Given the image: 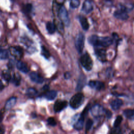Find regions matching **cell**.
Segmentation results:
<instances>
[{
	"label": "cell",
	"mask_w": 134,
	"mask_h": 134,
	"mask_svg": "<svg viewBox=\"0 0 134 134\" xmlns=\"http://www.w3.org/2000/svg\"><path fill=\"white\" fill-rule=\"evenodd\" d=\"M88 42L97 47H107L113 43V39L109 37H98L96 35L91 36L88 38Z\"/></svg>",
	"instance_id": "cell-1"
},
{
	"label": "cell",
	"mask_w": 134,
	"mask_h": 134,
	"mask_svg": "<svg viewBox=\"0 0 134 134\" xmlns=\"http://www.w3.org/2000/svg\"><path fill=\"white\" fill-rule=\"evenodd\" d=\"M84 95L81 93H78L73 95L70 100V105L73 109L79 108L83 103Z\"/></svg>",
	"instance_id": "cell-2"
},
{
	"label": "cell",
	"mask_w": 134,
	"mask_h": 134,
	"mask_svg": "<svg viewBox=\"0 0 134 134\" xmlns=\"http://www.w3.org/2000/svg\"><path fill=\"white\" fill-rule=\"evenodd\" d=\"M80 62L83 67L87 71H90L93 67V61L90 55L86 53L82 55Z\"/></svg>",
	"instance_id": "cell-3"
},
{
	"label": "cell",
	"mask_w": 134,
	"mask_h": 134,
	"mask_svg": "<svg viewBox=\"0 0 134 134\" xmlns=\"http://www.w3.org/2000/svg\"><path fill=\"white\" fill-rule=\"evenodd\" d=\"M58 16L60 20L62 22L64 25L68 26L70 24V19L68 16V12L66 8L62 6L58 10Z\"/></svg>",
	"instance_id": "cell-4"
},
{
	"label": "cell",
	"mask_w": 134,
	"mask_h": 134,
	"mask_svg": "<svg viewBox=\"0 0 134 134\" xmlns=\"http://www.w3.org/2000/svg\"><path fill=\"white\" fill-rule=\"evenodd\" d=\"M85 37L82 33H79L75 38V45L79 53H82L84 47Z\"/></svg>",
	"instance_id": "cell-5"
},
{
	"label": "cell",
	"mask_w": 134,
	"mask_h": 134,
	"mask_svg": "<svg viewBox=\"0 0 134 134\" xmlns=\"http://www.w3.org/2000/svg\"><path fill=\"white\" fill-rule=\"evenodd\" d=\"M114 15L116 18L121 20H126L129 17L126 9L124 7H121L120 9L115 11Z\"/></svg>",
	"instance_id": "cell-6"
},
{
	"label": "cell",
	"mask_w": 134,
	"mask_h": 134,
	"mask_svg": "<svg viewBox=\"0 0 134 134\" xmlns=\"http://www.w3.org/2000/svg\"><path fill=\"white\" fill-rule=\"evenodd\" d=\"M104 111L103 107L100 105H95L91 109V113L92 115L95 117H98L101 116Z\"/></svg>",
	"instance_id": "cell-7"
},
{
	"label": "cell",
	"mask_w": 134,
	"mask_h": 134,
	"mask_svg": "<svg viewBox=\"0 0 134 134\" xmlns=\"http://www.w3.org/2000/svg\"><path fill=\"white\" fill-rule=\"evenodd\" d=\"M93 9L92 2L90 0H86L83 4L82 10L86 14H88Z\"/></svg>",
	"instance_id": "cell-8"
},
{
	"label": "cell",
	"mask_w": 134,
	"mask_h": 134,
	"mask_svg": "<svg viewBox=\"0 0 134 134\" xmlns=\"http://www.w3.org/2000/svg\"><path fill=\"white\" fill-rule=\"evenodd\" d=\"M88 85L92 88L97 90H101L105 87L104 83L99 81H90L88 83Z\"/></svg>",
	"instance_id": "cell-9"
},
{
	"label": "cell",
	"mask_w": 134,
	"mask_h": 134,
	"mask_svg": "<svg viewBox=\"0 0 134 134\" xmlns=\"http://www.w3.org/2000/svg\"><path fill=\"white\" fill-rule=\"evenodd\" d=\"M9 50L12 55L14 56L15 58L19 59L23 55V50L20 47H13L9 48Z\"/></svg>",
	"instance_id": "cell-10"
},
{
	"label": "cell",
	"mask_w": 134,
	"mask_h": 134,
	"mask_svg": "<svg viewBox=\"0 0 134 134\" xmlns=\"http://www.w3.org/2000/svg\"><path fill=\"white\" fill-rule=\"evenodd\" d=\"M95 54L96 55L98 59L102 61L105 62L106 60V50L104 49H98L97 48L95 50Z\"/></svg>",
	"instance_id": "cell-11"
},
{
	"label": "cell",
	"mask_w": 134,
	"mask_h": 134,
	"mask_svg": "<svg viewBox=\"0 0 134 134\" xmlns=\"http://www.w3.org/2000/svg\"><path fill=\"white\" fill-rule=\"evenodd\" d=\"M66 101H57L54 105V110L55 112H59L61 111L63 108H64L67 106Z\"/></svg>",
	"instance_id": "cell-12"
},
{
	"label": "cell",
	"mask_w": 134,
	"mask_h": 134,
	"mask_svg": "<svg viewBox=\"0 0 134 134\" xmlns=\"http://www.w3.org/2000/svg\"><path fill=\"white\" fill-rule=\"evenodd\" d=\"M29 76L30 77V79L36 83H41L43 82V79L42 78V77L40 76L37 73L35 72H31Z\"/></svg>",
	"instance_id": "cell-13"
},
{
	"label": "cell",
	"mask_w": 134,
	"mask_h": 134,
	"mask_svg": "<svg viewBox=\"0 0 134 134\" xmlns=\"http://www.w3.org/2000/svg\"><path fill=\"white\" fill-rule=\"evenodd\" d=\"M84 116L81 115V116L78 119L74 125V128L76 130H81L84 126Z\"/></svg>",
	"instance_id": "cell-14"
},
{
	"label": "cell",
	"mask_w": 134,
	"mask_h": 134,
	"mask_svg": "<svg viewBox=\"0 0 134 134\" xmlns=\"http://www.w3.org/2000/svg\"><path fill=\"white\" fill-rule=\"evenodd\" d=\"M16 66L17 69L22 72L27 73L29 71V69L27 64L22 61H18L16 64Z\"/></svg>",
	"instance_id": "cell-15"
},
{
	"label": "cell",
	"mask_w": 134,
	"mask_h": 134,
	"mask_svg": "<svg viewBox=\"0 0 134 134\" xmlns=\"http://www.w3.org/2000/svg\"><path fill=\"white\" fill-rule=\"evenodd\" d=\"M122 100L120 99H116L111 101L110 103V106L114 110L118 109L122 105Z\"/></svg>",
	"instance_id": "cell-16"
},
{
	"label": "cell",
	"mask_w": 134,
	"mask_h": 134,
	"mask_svg": "<svg viewBox=\"0 0 134 134\" xmlns=\"http://www.w3.org/2000/svg\"><path fill=\"white\" fill-rule=\"evenodd\" d=\"M79 20L81 24V25L84 30H87L89 28V24L86 17L84 16H80Z\"/></svg>",
	"instance_id": "cell-17"
},
{
	"label": "cell",
	"mask_w": 134,
	"mask_h": 134,
	"mask_svg": "<svg viewBox=\"0 0 134 134\" xmlns=\"http://www.w3.org/2000/svg\"><path fill=\"white\" fill-rule=\"evenodd\" d=\"M16 103V97H12L10 98L6 103L5 108L6 109H9L13 107Z\"/></svg>",
	"instance_id": "cell-18"
},
{
	"label": "cell",
	"mask_w": 134,
	"mask_h": 134,
	"mask_svg": "<svg viewBox=\"0 0 134 134\" xmlns=\"http://www.w3.org/2000/svg\"><path fill=\"white\" fill-rule=\"evenodd\" d=\"M57 92L55 91L52 90V91H49L46 92L44 95V97L47 99L51 100L54 99L57 96Z\"/></svg>",
	"instance_id": "cell-19"
},
{
	"label": "cell",
	"mask_w": 134,
	"mask_h": 134,
	"mask_svg": "<svg viewBox=\"0 0 134 134\" xmlns=\"http://www.w3.org/2000/svg\"><path fill=\"white\" fill-rule=\"evenodd\" d=\"M46 28L48 32L50 34H53L55 32L56 29V27L54 23L52 22H48L47 23Z\"/></svg>",
	"instance_id": "cell-20"
},
{
	"label": "cell",
	"mask_w": 134,
	"mask_h": 134,
	"mask_svg": "<svg viewBox=\"0 0 134 134\" xmlns=\"http://www.w3.org/2000/svg\"><path fill=\"white\" fill-rule=\"evenodd\" d=\"M124 115L129 119H134V109H127L124 111Z\"/></svg>",
	"instance_id": "cell-21"
},
{
	"label": "cell",
	"mask_w": 134,
	"mask_h": 134,
	"mask_svg": "<svg viewBox=\"0 0 134 134\" xmlns=\"http://www.w3.org/2000/svg\"><path fill=\"white\" fill-rule=\"evenodd\" d=\"M85 83V77H84V76H81V77H80L79 79L77 86H76V90L80 91L84 86Z\"/></svg>",
	"instance_id": "cell-22"
},
{
	"label": "cell",
	"mask_w": 134,
	"mask_h": 134,
	"mask_svg": "<svg viewBox=\"0 0 134 134\" xmlns=\"http://www.w3.org/2000/svg\"><path fill=\"white\" fill-rule=\"evenodd\" d=\"M54 24H55V27L58 30V31L61 34L63 33V31H64V28H63L64 24L62 23V22L61 20L57 21Z\"/></svg>",
	"instance_id": "cell-23"
},
{
	"label": "cell",
	"mask_w": 134,
	"mask_h": 134,
	"mask_svg": "<svg viewBox=\"0 0 134 134\" xmlns=\"http://www.w3.org/2000/svg\"><path fill=\"white\" fill-rule=\"evenodd\" d=\"M27 95L30 97H34L37 94V91L34 88H29L26 91Z\"/></svg>",
	"instance_id": "cell-24"
},
{
	"label": "cell",
	"mask_w": 134,
	"mask_h": 134,
	"mask_svg": "<svg viewBox=\"0 0 134 134\" xmlns=\"http://www.w3.org/2000/svg\"><path fill=\"white\" fill-rule=\"evenodd\" d=\"M122 120V117L121 116L119 115V116H117V117L114 121V127L115 128L119 127L120 123L121 122Z\"/></svg>",
	"instance_id": "cell-25"
},
{
	"label": "cell",
	"mask_w": 134,
	"mask_h": 134,
	"mask_svg": "<svg viewBox=\"0 0 134 134\" xmlns=\"http://www.w3.org/2000/svg\"><path fill=\"white\" fill-rule=\"evenodd\" d=\"M8 57V52L7 50L3 49L0 50V59H6Z\"/></svg>",
	"instance_id": "cell-26"
},
{
	"label": "cell",
	"mask_w": 134,
	"mask_h": 134,
	"mask_svg": "<svg viewBox=\"0 0 134 134\" xmlns=\"http://www.w3.org/2000/svg\"><path fill=\"white\" fill-rule=\"evenodd\" d=\"M41 53L42 54V55L46 59H48L49 58L50 56V54L49 51L43 46L42 47V49H41Z\"/></svg>",
	"instance_id": "cell-27"
},
{
	"label": "cell",
	"mask_w": 134,
	"mask_h": 134,
	"mask_svg": "<svg viewBox=\"0 0 134 134\" xmlns=\"http://www.w3.org/2000/svg\"><path fill=\"white\" fill-rule=\"evenodd\" d=\"M80 2L79 0H71L70 5L72 8H76L79 6Z\"/></svg>",
	"instance_id": "cell-28"
},
{
	"label": "cell",
	"mask_w": 134,
	"mask_h": 134,
	"mask_svg": "<svg viewBox=\"0 0 134 134\" xmlns=\"http://www.w3.org/2000/svg\"><path fill=\"white\" fill-rule=\"evenodd\" d=\"M93 122L92 119H88L87 120L86 125H85V131H86V132H87L90 130V129L91 128V127H92V126L93 125Z\"/></svg>",
	"instance_id": "cell-29"
},
{
	"label": "cell",
	"mask_w": 134,
	"mask_h": 134,
	"mask_svg": "<svg viewBox=\"0 0 134 134\" xmlns=\"http://www.w3.org/2000/svg\"><path fill=\"white\" fill-rule=\"evenodd\" d=\"M47 122L49 125L52 126H54L57 124V122H56L55 119L53 117L49 118L47 120Z\"/></svg>",
	"instance_id": "cell-30"
},
{
	"label": "cell",
	"mask_w": 134,
	"mask_h": 134,
	"mask_svg": "<svg viewBox=\"0 0 134 134\" xmlns=\"http://www.w3.org/2000/svg\"><path fill=\"white\" fill-rule=\"evenodd\" d=\"M3 76H4V78L5 79V80L6 81H9L10 79V74L7 71H5V72H3Z\"/></svg>",
	"instance_id": "cell-31"
},
{
	"label": "cell",
	"mask_w": 134,
	"mask_h": 134,
	"mask_svg": "<svg viewBox=\"0 0 134 134\" xmlns=\"http://www.w3.org/2000/svg\"><path fill=\"white\" fill-rule=\"evenodd\" d=\"M110 134H121V132L120 129L118 127L115 128V129H113Z\"/></svg>",
	"instance_id": "cell-32"
},
{
	"label": "cell",
	"mask_w": 134,
	"mask_h": 134,
	"mask_svg": "<svg viewBox=\"0 0 134 134\" xmlns=\"http://www.w3.org/2000/svg\"><path fill=\"white\" fill-rule=\"evenodd\" d=\"M19 81H20V77L19 76H16V75H14V82L15 84L18 85L19 84Z\"/></svg>",
	"instance_id": "cell-33"
},
{
	"label": "cell",
	"mask_w": 134,
	"mask_h": 134,
	"mask_svg": "<svg viewBox=\"0 0 134 134\" xmlns=\"http://www.w3.org/2000/svg\"><path fill=\"white\" fill-rule=\"evenodd\" d=\"M32 9V5L31 4H27L26 6V10L27 12H30Z\"/></svg>",
	"instance_id": "cell-34"
},
{
	"label": "cell",
	"mask_w": 134,
	"mask_h": 134,
	"mask_svg": "<svg viewBox=\"0 0 134 134\" xmlns=\"http://www.w3.org/2000/svg\"><path fill=\"white\" fill-rule=\"evenodd\" d=\"M106 114L107 117L108 118H110L111 116V115H112L111 113L109 110H106Z\"/></svg>",
	"instance_id": "cell-35"
},
{
	"label": "cell",
	"mask_w": 134,
	"mask_h": 134,
	"mask_svg": "<svg viewBox=\"0 0 134 134\" xmlns=\"http://www.w3.org/2000/svg\"><path fill=\"white\" fill-rule=\"evenodd\" d=\"M70 77V74L69 72H65L64 73V77L66 79H69Z\"/></svg>",
	"instance_id": "cell-36"
},
{
	"label": "cell",
	"mask_w": 134,
	"mask_h": 134,
	"mask_svg": "<svg viewBox=\"0 0 134 134\" xmlns=\"http://www.w3.org/2000/svg\"><path fill=\"white\" fill-rule=\"evenodd\" d=\"M64 1V0H56V2H57V3L58 4H62V3H63Z\"/></svg>",
	"instance_id": "cell-37"
},
{
	"label": "cell",
	"mask_w": 134,
	"mask_h": 134,
	"mask_svg": "<svg viewBox=\"0 0 134 134\" xmlns=\"http://www.w3.org/2000/svg\"><path fill=\"white\" fill-rule=\"evenodd\" d=\"M4 88V85L2 82L0 80V90H2Z\"/></svg>",
	"instance_id": "cell-38"
},
{
	"label": "cell",
	"mask_w": 134,
	"mask_h": 134,
	"mask_svg": "<svg viewBox=\"0 0 134 134\" xmlns=\"http://www.w3.org/2000/svg\"><path fill=\"white\" fill-rule=\"evenodd\" d=\"M129 134H134V130L131 131V132L129 133Z\"/></svg>",
	"instance_id": "cell-39"
}]
</instances>
